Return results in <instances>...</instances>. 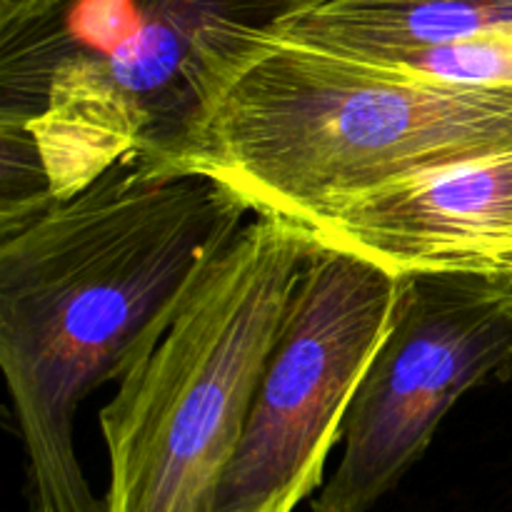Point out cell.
I'll return each mask as SVG.
<instances>
[{
    "mask_svg": "<svg viewBox=\"0 0 512 512\" xmlns=\"http://www.w3.org/2000/svg\"><path fill=\"white\" fill-rule=\"evenodd\" d=\"M248 213L228 188L138 145L73 198L3 215L0 368L30 510L100 512L75 455V413Z\"/></svg>",
    "mask_w": 512,
    "mask_h": 512,
    "instance_id": "1",
    "label": "cell"
},
{
    "mask_svg": "<svg viewBox=\"0 0 512 512\" xmlns=\"http://www.w3.org/2000/svg\"><path fill=\"white\" fill-rule=\"evenodd\" d=\"M185 75L180 118L140 145L305 230L393 183L512 155V83L330 53L268 20L210 23Z\"/></svg>",
    "mask_w": 512,
    "mask_h": 512,
    "instance_id": "2",
    "label": "cell"
},
{
    "mask_svg": "<svg viewBox=\"0 0 512 512\" xmlns=\"http://www.w3.org/2000/svg\"><path fill=\"white\" fill-rule=\"evenodd\" d=\"M315 238L253 213L155 320L100 410V512H213Z\"/></svg>",
    "mask_w": 512,
    "mask_h": 512,
    "instance_id": "3",
    "label": "cell"
},
{
    "mask_svg": "<svg viewBox=\"0 0 512 512\" xmlns=\"http://www.w3.org/2000/svg\"><path fill=\"white\" fill-rule=\"evenodd\" d=\"M398 290V275L373 260L315 243L213 512H293L323 485Z\"/></svg>",
    "mask_w": 512,
    "mask_h": 512,
    "instance_id": "4",
    "label": "cell"
},
{
    "mask_svg": "<svg viewBox=\"0 0 512 512\" xmlns=\"http://www.w3.org/2000/svg\"><path fill=\"white\" fill-rule=\"evenodd\" d=\"M398 278L393 328L355 393L343 458L313 512H370L468 390L512 383V283L473 273Z\"/></svg>",
    "mask_w": 512,
    "mask_h": 512,
    "instance_id": "5",
    "label": "cell"
},
{
    "mask_svg": "<svg viewBox=\"0 0 512 512\" xmlns=\"http://www.w3.org/2000/svg\"><path fill=\"white\" fill-rule=\"evenodd\" d=\"M308 233L395 275L473 273L512 283V155L393 183Z\"/></svg>",
    "mask_w": 512,
    "mask_h": 512,
    "instance_id": "6",
    "label": "cell"
},
{
    "mask_svg": "<svg viewBox=\"0 0 512 512\" xmlns=\"http://www.w3.org/2000/svg\"><path fill=\"white\" fill-rule=\"evenodd\" d=\"M313 48L383 63L512 30V0H288L268 20Z\"/></svg>",
    "mask_w": 512,
    "mask_h": 512,
    "instance_id": "7",
    "label": "cell"
},
{
    "mask_svg": "<svg viewBox=\"0 0 512 512\" xmlns=\"http://www.w3.org/2000/svg\"><path fill=\"white\" fill-rule=\"evenodd\" d=\"M28 512H35V510H28Z\"/></svg>",
    "mask_w": 512,
    "mask_h": 512,
    "instance_id": "8",
    "label": "cell"
}]
</instances>
